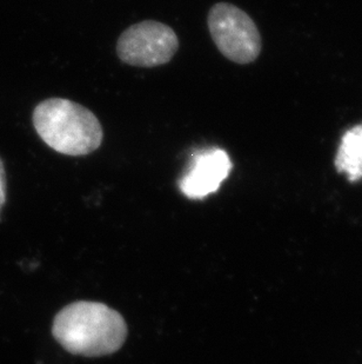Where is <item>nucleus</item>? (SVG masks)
Instances as JSON below:
<instances>
[{
	"instance_id": "1",
	"label": "nucleus",
	"mask_w": 362,
	"mask_h": 364,
	"mask_svg": "<svg viewBox=\"0 0 362 364\" xmlns=\"http://www.w3.org/2000/svg\"><path fill=\"white\" fill-rule=\"evenodd\" d=\"M52 333L66 351L98 358L119 350L126 340L123 316L103 303L75 302L55 316Z\"/></svg>"
},
{
	"instance_id": "2",
	"label": "nucleus",
	"mask_w": 362,
	"mask_h": 364,
	"mask_svg": "<svg viewBox=\"0 0 362 364\" xmlns=\"http://www.w3.org/2000/svg\"><path fill=\"white\" fill-rule=\"evenodd\" d=\"M32 119L39 137L62 155H89L103 143V127L96 114L72 100H44L35 107Z\"/></svg>"
},
{
	"instance_id": "3",
	"label": "nucleus",
	"mask_w": 362,
	"mask_h": 364,
	"mask_svg": "<svg viewBox=\"0 0 362 364\" xmlns=\"http://www.w3.org/2000/svg\"><path fill=\"white\" fill-rule=\"evenodd\" d=\"M209 33L219 51L236 64H250L261 52V36L252 18L232 4L218 3L209 10Z\"/></svg>"
},
{
	"instance_id": "4",
	"label": "nucleus",
	"mask_w": 362,
	"mask_h": 364,
	"mask_svg": "<svg viewBox=\"0 0 362 364\" xmlns=\"http://www.w3.org/2000/svg\"><path fill=\"white\" fill-rule=\"evenodd\" d=\"M175 30L159 21H145L132 25L121 33L116 53L127 65L155 68L171 62L178 51Z\"/></svg>"
},
{
	"instance_id": "5",
	"label": "nucleus",
	"mask_w": 362,
	"mask_h": 364,
	"mask_svg": "<svg viewBox=\"0 0 362 364\" xmlns=\"http://www.w3.org/2000/svg\"><path fill=\"white\" fill-rule=\"evenodd\" d=\"M232 168V162L225 150L206 149L193 156L187 171L179 181V189L190 200H204L218 191Z\"/></svg>"
},
{
	"instance_id": "6",
	"label": "nucleus",
	"mask_w": 362,
	"mask_h": 364,
	"mask_svg": "<svg viewBox=\"0 0 362 364\" xmlns=\"http://www.w3.org/2000/svg\"><path fill=\"white\" fill-rule=\"evenodd\" d=\"M335 166L339 172H345L351 182L362 178V124L349 129L342 136Z\"/></svg>"
},
{
	"instance_id": "7",
	"label": "nucleus",
	"mask_w": 362,
	"mask_h": 364,
	"mask_svg": "<svg viewBox=\"0 0 362 364\" xmlns=\"http://www.w3.org/2000/svg\"><path fill=\"white\" fill-rule=\"evenodd\" d=\"M6 202V175H5V168H4L3 162L0 159V216H1V210ZM1 220V217H0Z\"/></svg>"
}]
</instances>
